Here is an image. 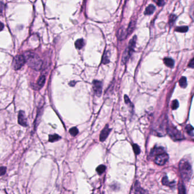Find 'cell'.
I'll return each instance as SVG.
<instances>
[{
    "label": "cell",
    "instance_id": "cell-1",
    "mask_svg": "<svg viewBox=\"0 0 194 194\" xmlns=\"http://www.w3.org/2000/svg\"><path fill=\"white\" fill-rule=\"evenodd\" d=\"M26 63L29 67L35 71H40L42 69L43 61L38 55L32 52H26L23 54Z\"/></svg>",
    "mask_w": 194,
    "mask_h": 194
},
{
    "label": "cell",
    "instance_id": "cell-2",
    "mask_svg": "<svg viewBox=\"0 0 194 194\" xmlns=\"http://www.w3.org/2000/svg\"><path fill=\"white\" fill-rule=\"evenodd\" d=\"M179 168L183 180L187 182L188 181L192 173V168L190 163L187 160L182 159L180 162Z\"/></svg>",
    "mask_w": 194,
    "mask_h": 194
},
{
    "label": "cell",
    "instance_id": "cell-3",
    "mask_svg": "<svg viewBox=\"0 0 194 194\" xmlns=\"http://www.w3.org/2000/svg\"><path fill=\"white\" fill-rule=\"evenodd\" d=\"M26 63V61L23 55H17L15 56L12 61V67L15 71L19 70Z\"/></svg>",
    "mask_w": 194,
    "mask_h": 194
},
{
    "label": "cell",
    "instance_id": "cell-4",
    "mask_svg": "<svg viewBox=\"0 0 194 194\" xmlns=\"http://www.w3.org/2000/svg\"><path fill=\"white\" fill-rule=\"evenodd\" d=\"M167 132L170 137L175 140H180L183 139V136L182 135L181 133L173 125H168L167 127Z\"/></svg>",
    "mask_w": 194,
    "mask_h": 194
},
{
    "label": "cell",
    "instance_id": "cell-5",
    "mask_svg": "<svg viewBox=\"0 0 194 194\" xmlns=\"http://www.w3.org/2000/svg\"><path fill=\"white\" fill-rule=\"evenodd\" d=\"M168 155L166 154V153H163L162 154L157 155L156 158H155L154 162L156 164L162 166V165H163L168 161Z\"/></svg>",
    "mask_w": 194,
    "mask_h": 194
},
{
    "label": "cell",
    "instance_id": "cell-6",
    "mask_svg": "<svg viewBox=\"0 0 194 194\" xmlns=\"http://www.w3.org/2000/svg\"><path fill=\"white\" fill-rule=\"evenodd\" d=\"M93 88L95 94L100 97L102 91V83L100 81L94 80L93 82Z\"/></svg>",
    "mask_w": 194,
    "mask_h": 194
},
{
    "label": "cell",
    "instance_id": "cell-7",
    "mask_svg": "<svg viewBox=\"0 0 194 194\" xmlns=\"http://www.w3.org/2000/svg\"><path fill=\"white\" fill-rule=\"evenodd\" d=\"M111 131V129L108 127V125H106V127L103 129V130L101 131L99 136V139L100 141H104L107 137H108Z\"/></svg>",
    "mask_w": 194,
    "mask_h": 194
},
{
    "label": "cell",
    "instance_id": "cell-8",
    "mask_svg": "<svg viewBox=\"0 0 194 194\" xmlns=\"http://www.w3.org/2000/svg\"><path fill=\"white\" fill-rule=\"evenodd\" d=\"M18 123L20 125L23 127H26L27 125V119L25 116V114L23 111H20L18 114Z\"/></svg>",
    "mask_w": 194,
    "mask_h": 194
},
{
    "label": "cell",
    "instance_id": "cell-9",
    "mask_svg": "<svg viewBox=\"0 0 194 194\" xmlns=\"http://www.w3.org/2000/svg\"><path fill=\"white\" fill-rule=\"evenodd\" d=\"M131 54H132V53H131L127 48H126L125 51H124L123 53V54L122 60L123 64H125V63L127 62V61L128 60L129 58L131 56Z\"/></svg>",
    "mask_w": 194,
    "mask_h": 194
},
{
    "label": "cell",
    "instance_id": "cell-10",
    "mask_svg": "<svg viewBox=\"0 0 194 194\" xmlns=\"http://www.w3.org/2000/svg\"><path fill=\"white\" fill-rule=\"evenodd\" d=\"M136 36H134L132 37V39H131V40L129 41V44H128V46L127 47V48L129 49V51L131 52H133V50H134V47H135V45H136Z\"/></svg>",
    "mask_w": 194,
    "mask_h": 194
},
{
    "label": "cell",
    "instance_id": "cell-11",
    "mask_svg": "<svg viewBox=\"0 0 194 194\" xmlns=\"http://www.w3.org/2000/svg\"><path fill=\"white\" fill-rule=\"evenodd\" d=\"M164 153V150L161 147H157L153 149L151 151V154L152 156H157V155L162 154Z\"/></svg>",
    "mask_w": 194,
    "mask_h": 194
},
{
    "label": "cell",
    "instance_id": "cell-12",
    "mask_svg": "<svg viewBox=\"0 0 194 194\" xmlns=\"http://www.w3.org/2000/svg\"><path fill=\"white\" fill-rule=\"evenodd\" d=\"M155 6L153 5H150L146 8L145 11V15H150L154 13L155 10Z\"/></svg>",
    "mask_w": 194,
    "mask_h": 194
},
{
    "label": "cell",
    "instance_id": "cell-13",
    "mask_svg": "<svg viewBox=\"0 0 194 194\" xmlns=\"http://www.w3.org/2000/svg\"><path fill=\"white\" fill-rule=\"evenodd\" d=\"M164 61L165 64L167 66L170 68H172L174 66V62L173 60L170 59V58H165L163 60Z\"/></svg>",
    "mask_w": 194,
    "mask_h": 194
},
{
    "label": "cell",
    "instance_id": "cell-14",
    "mask_svg": "<svg viewBox=\"0 0 194 194\" xmlns=\"http://www.w3.org/2000/svg\"><path fill=\"white\" fill-rule=\"evenodd\" d=\"M75 46H76V48L78 49H81L84 46V40L82 39H79L77 40L76 42H75Z\"/></svg>",
    "mask_w": 194,
    "mask_h": 194
},
{
    "label": "cell",
    "instance_id": "cell-15",
    "mask_svg": "<svg viewBox=\"0 0 194 194\" xmlns=\"http://www.w3.org/2000/svg\"><path fill=\"white\" fill-rule=\"evenodd\" d=\"M45 77L44 76H40L37 82V86H39V88H42V87L44 86V83H45Z\"/></svg>",
    "mask_w": 194,
    "mask_h": 194
},
{
    "label": "cell",
    "instance_id": "cell-16",
    "mask_svg": "<svg viewBox=\"0 0 194 194\" xmlns=\"http://www.w3.org/2000/svg\"><path fill=\"white\" fill-rule=\"evenodd\" d=\"M134 190H135V193L137 194H144V191L141 188L140 185H139V182H137L135 184L134 186Z\"/></svg>",
    "mask_w": 194,
    "mask_h": 194
},
{
    "label": "cell",
    "instance_id": "cell-17",
    "mask_svg": "<svg viewBox=\"0 0 194 194\" xmlns=\"http://www.w3.org/2000/svg\"><path fill=\"white\" fill-rule=\"evenodd\" d=\"M61 139V137L57 134H52V135H49V141H50L51 142H55V141H57L58 140H59L60 139Z\"/></svg>",
    "mask_w": 194,
    "mask_h": 194
},
{
    "label": "cell",
    "instance_id": "cell-18",
    "mask_svg": "<svg viewBox=\"0 0 194 194\" xmlns=\"http://www.w3.org/2000/svg\"><path fill=\"white\" fill-rule=\"evenodd\" d=\"M180 86L182 88H185L187 86V79L185 77H182L179 81Z\"/></svg>",
    "mask_w": 194,
    "mask_h": 194
},
{
    "label": "cell",
    "instance_id": "cell-19",
    "mask_svg": "<svg viewBox=\"0 0 194 194\" xmlns=\"http://www.w3.org/2000/svg\"><path fill=\"white\" fill-rule=\"evenodd\" d=\"M194 127H192V125H187L186 127H185V131H186V132L189 134L190 136H194Z\"/></svg>",
    "mask_w": 194,
    "mask_h": 194
},
{
    "label": "cell",
    "instance_id": "cell-20",
    "mask_svg": "<svg viewBox=\"0 0 194 194\" xmlns=\"http://www.w3.org/2000/svg\"><path fill=\"white\" fill-rule=\"evenodd\" d=\"M109 62H110V59H109L108 52H106L103 56V59H102V62H103V64H108Z\"/></svg>",
    "mask_w": 194,
    "mask_h": 194
},
{
    "label": "cell",
    "instance_id": "cell-21",
    "mask_svg": "<svg viewBox=\"0 0 194 194\" xmlns=\"http://www.w3.org/2000/svg\"><path fill=\"white\" fill-rule=\"evenodd\" d=\"M188 30V28L187 26H181V27H176L175 29V31L179 32H186Z\"/></svg>",
    "mask_w": 194,
    "mask_h": 194
},
{
    "label": "cell",
    "instance_id": "cell-22",
    "mask_svg": "<svg viewBox=\"0 0 194 194\" xmlns=\"http://www.w3.org/2000/svg\"><path fill=\"white\" fill-rule=\"evenodd\" d=\"M134 22H131L128 26V29L127 30L128 35H130V34L132 33V31L134 30Z\"/></svg>",
    "mask_w": 194,
    "mask_h": 194
},
{
    "label": "cell",
    "instance_id": "cell-23",
    "mask_svg": "<svg viewBox=\"0 0 194 194\" xmlns=\"http://www.w3.org/2000/svg\"><path fill=\"white\" fill-rule=\"evenodd\" d=\"M96 170L97 173H98V174H102L106 170V166L103 165H100L99 166H98V168H97Z\"/></svg>",
    "mask_w": 194,
    "mask_h": 194
},
{
    "label": "cell",
    "instance_id": "cell-24",
    "mask_svg": "<svg viewBox=\"0 0 194 194\" xmlns=\"http://www.w3.org/2000/svg\"><path fill=\"white\" fill-rule=\"evenodd\" d=\"M178 190L179 194H185V189L183 184H179Z\"/></svg>",
    "mask_w": 194,
    "mask_h": 194
},
{
    "label": "cell",
    "instance_id": "cell-25",
    "mask_svg": "<svg viewBox=\"0 0 194 194\" xmlns=\"http://www.w3.org/2000/svg\"><path fill=\"white\" fill-rule=\"evenodd\" d=\"M69 133L71 136H76L78 133V130L76 127H73L71 129H70Z\"/></svg>",
    "mask_w": 194,
    "mask_h": 194
},
{
    "label": "cell",
    "instance_id": "cell-26",
    "mask_svg": "<svg viewBox=\"0 0 194 194\" xmlns=\"http://www.w3.org/2000/svg\"><path fill=\"white\" fill-rule=\"evenodd\" d=\"M176 15L174 14L170 15L169 17V20H168V23H169L170 25L171 26L173 25L175 21V20H176Z\"/></svg>",
    "mask_w": 194,
    "mask_h": 194
},
{
    "label": "cell",
    "instance_id": "cell-27",
    "mask_svg": "<svg viewBox=\"0 0 194 194\" xmlns=\"http://www.w3.org/2000/svg\"><path fill=\"white\" fill-rule=\"evenodd\" d=\"M162 183L163 185H168V186H171V185L172 183H170V182L168 181V177L166 176H165L163 177L162 178Z\"/></svg>",
    "mask_w": 194,
    "mask_h": 194
},
{
    "label": "cell",
    "instance_id": "cell-28",
    "mask_svg": "<svg viewBox=\"0 0 194 194\" xmlns=\"http://www.w3.org/2000/svg\"><path fill=\"white\" fill-rule=\"evenodd\" d=\"M133 151L134 153H135L136 154H139L140 153V149L139 146L137 145V144H133Z\"/></svg>",
    "mask_w": 194,
    "mask_h": 194
},
{
    "label": "cell",
    "instance_id": "cell-29",
    "mask_svg": "<svg viewBox=\"0 0 194 194\" xmlns=\"http://www.w3.org/2000/svg\"><path fill=\"white\" fill-rule=\"evenodd\" d=\"M179 107V102L177 100H174L171 104V108L173 110H176Z\"/></svg>",
    "mask_w": 194,
    "mask_h": 194
},
{
    "label": "cell",
    "instance_id": "cell-30",
    "mask_svg": "<svg viewBox=\"0 0 194 194\" xmlns=\"http://www.w3.org/2000/svg\"><path fill=\"white\" fill-rule=\"evenodd\" d=\"M124 100H125V103L127 104L128 105H129V106H133L132 103H131L130 99H129L127 95H124Z\"/></svg>",
    "mask_w": 194,
    "mask_h": 194
},
{
    "label": "cell",
    "instance_id": "cell-31",
    "mask_svg": "<svg viewBox=\"0 0 194 194\" xmlns=\"http://www.w3.org/2000/svg\"><path fill=\"white\" fill-rule=\"evenodd\" d=\"M6 168L5 167H0V176L3 175L6 173Z\"/></svg>",
    "mask_w": 194,
    "mask_h": 194
},
{
    "label": "cell",
    "instance_id": "cell-32",
    "mask_svg": "<svg viewBox=\"0 0 194 194\" xmlns=\"http://www.w3.org/2000/svg\"><path fill=\"white\" fill-rule=\"evenodd\" d=\"M167 0H157V3L158 6H163V5L165 4V2H166Z\"/></svg>",
    "mask_w": 194,
    "mask_h": 194
},
{
    "label": "cell",
    "instance_id": "cell-33",
    "mask_svg": "<svg viewBox=\"0 0 194 194\" xmlns=\"http://www.w3.org/2000/svg\"><path fill=\"white\" fill-rule=\"evenodd\" d=\"M188 66L189 67L192 68H194V59H192L190 61V62L188 64Z\"/></svg>",
    "mask_w": 194,
    "mask_h": 194
},
{
    "label": "cell",
    "instance_id": "cell-34",
    "mask_svg": "<svg viewBox=\"0 0 194 194\" xmlns=\"http://www.w3.org/2000/svg\"><path fill=\"white\" fill-rule=\"evenodd\" d=\"M5 5L2 2H0V13H1L3 11V9H4Z\"/></svg>",
    "mask_w": 194,
    "mask_h": 194
},
{
    "label": "cell",
    "instance_id": "cell-35",
    "mask_svg": "<svg viewBox=\"0 0 194 194\" xmlns=\"http://www.w3.org/2000/svg\"><path fill=\"white\" fill-rule=\"evenodd\" d=\"M3 27H4V25H3V24L2 23H1V22H0V31L2 30Z\"/></svg>",
    "mask_w": 194,
    "mask_h": 194
},
{
    "label": "cell",
    "instance_id": "cell-36",
    "mask_svg": "<svg viewBox=\"0 0 194 194\" xmlns=\"http://www.w3.org/2000/svg\"><path fill=\"white\" fill-rule=\"evenodd\" d=\"M75 85V82L74 81H71V82H69V85L70 86H73Z\"/></svg>",
    "mask_w": 194,
    "mask_h": 194
}]
</instances>
